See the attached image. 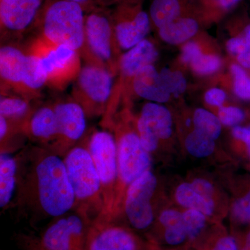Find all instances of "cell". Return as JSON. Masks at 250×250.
I'll return each mask as SVG.
<instances>
[{
    "instance_id": "cell-1",
    "label": "cell",
    "mask_w": 250,
    "mask_h": 250,
    "mask_svg": "<svg viewBox=\"0 0 250 250\" xmlns=\"http://www.w3.org/2000/svg\"><path fill=\"white\" fill-rule=\"evenodd\" d=\"M17 187L11 207L31 225L73 210L75 195L63 159L46 148L31 146L16 155Z\"/></svg>"
},
{
    "instance_id": "cell-2",
    "label": "cell",
    "mask_w": 250,
    "mask_h": 250,
    "mask_svg": "<svg viewBox=\"0 0 250 250\" xmlns=\"http://www.w3.org/2000/svg\"><path fill=\"white\" fill-rule=\"evenodd\" d=\"M113 129L118 154V180L111 215L118 219L128 187L145 172L152 170V157L143 147L137 130L125 124L124 119H111L104 125Z\"/></svg>"
},
{
    "instance_id": "cell-3",
    "label": "cell",
    "mask_w": 250,
    "mask_h": 250,
    "mask_svg": "<svg viewBox=\"0 0 250 250\" xmlns=\"http://www.w3.org/2000/svg\"><path fill=\"white\" fill-rule=\"evenodd\" d=\"M67 177L75 195L73 210L93 223L104 208L101 182L85 142L64 156Z\"/></svg>"
},
{
    "instance_id": "cell-4",
    "label": "cell",
    "mask_w": 250,
    "mask_h": 250,
    "mask_svg": "<svg viewBox=\"0 0 250 250\" xmlns=\"http://www.w3.org/2000/svg\"><path fill=\"white\" fill-rule=\"evenodd\" d=\"M45 40L83 52L85 46V21L82 6L59 0L46 11L42 36Z\"/></svg>"
},
{
    "instance_id": "cell-5",
    "label": "cell",
    "mask_w": 250,
    "mask_h": 250,
    "mask_svg": "<svg viewBox=\"0 0 250 250\" xmlns=\"http://www.w3.org/2000/svg\"><path fill=\"white\" fill-rule=\"evenodd\" d=\"M159 181L152 170L145 172L128 187L119 218L135 231H152L155 225V197Z\"/></svg>"
},
{
    "instance_id": "cell-6",
    "label": "cell",
    "mask_w": 250,
    "mask_h": 250,
    "mask_svg": "<svg viewBox=\"0 0 250 250\" xmlns=\"http://www.w3.org/2000/svg\"><path fill=\"white\" fill-rule=\"evenodd\" d=\"M74 87V100L84 110L87 118L104 116L113 89V73L98 64L81 68Z\"/></svg>"
},
{
    "instance_id": "cell-7",
    "label": "cell",
    "mask_w": 250,
    "mask_h": 250,
    "mask_svg": "<svg viewBox=\"0 0 250 250\" xmlns=\"http://www.w3.org/2000/svg\"><path fill=\"white\" fill-rule=\"evenodd\" d=\"M101 182L104 208L102 215L109 217L113 208L118 180V154L114 135L96 130L84 141Z\"/></svg>"
},
{
    "instance_id": "cell-8",
    "label": "cell",
    "mask_w": 250,
    "mask_h": 250,
    "mask_svg": "<svg viewBox=\"0 0 250 250\" xmlns=\"http://www.w3.org/2000/svg\"><path fill=\"white\" fill-rule=\"evenodd\" d=\"M91 222L75 210L51 220L39 237H31L41 250H85Z\"/></svg>"
},
{
    "instance_id": "cell-9",
    "label": "cell",
    "mask_w": 250,
    "mask_h": 250,
    "mask_svg": "<svg viewBox=\"0 0 250 250\" xmlns=\"http://www.w3.org/2000/svg\"><path fill=\"white\" fill-rule=\"evenodd\" d=\"M85 250H160L127 225L100 215L90 225Z\"/></svg>"
},
{
    "instance_id": "cell-10",
    "label": "cell",
    "mask_w": 250,
    "mask_h": 250,
    "mask_svg": "<svg viewBox=\"0 0 250 250\" xmlns=\"http://www.w3.org/2000/svg\"><path fill=\"white\" fill-rule=\"evenodd\" d=\"M29 52L41 59L47 73V83L62 88L76 79L80 73V52L65 45H57L42 37L34 41Z\"/></svg>"
},
{
    "instance_id": "cell-11",
    "label": "cell",
    "mask_w": 250,
    "mask_h": 250,
    "mask_svg": "<svg viewBox=\"0 0 250 250\" xmlns=\"http://www.w3.org/2000/svg\"><path fill=\"white\" fill-rule=\"evenodd\" d=\"M85 47L92 63L107 67L113 73L118 41L115 29L103 15L91 14L85 21Z\"/></svg>"
},
{
    "instance_id": "cell-12",
    "label": "cell",
    "mask_w": 250,
    "mask_h": 250,
    "mask_svg": "<svg viewBox=\"0 0 250 250\" xmlns=\"http://www.w3.org/2000/svg\"><path fill=\"white\" fill-rule=\"evenodd\" d=\"M53 106L57 116L58 136L50 151L63 158L84 135L87 117L83 108L74 100L58 103Z\"/></svg>"
},
{
    "instance_id": "cell-13",
    "label": "cell",
    "mask_w": 250,
    "mask_h": 250,
    "mask_svg": "<svg viewBox=\"0 0 250 250\" xmlns=\"http://www.w3.org/2000/svg\"><path fill=\"white\" fill-rule=\"evenodd\" d=\"M136 130L143 147L152 157L159 150L161 141L168 139L172 135L170 112L159 103L146 104L136 122Z\"/></svg>"
},
{
    "instance_id": "cell-14",
    "label": "cell",
    "mask_w": 250,
    "mask_h": 250,
    "mask_svg": "<svg viewBox=\"0 0 250 250\" xmlns=\"http://www.w3.org/2000/svg\"><path fill=\"white\" fill-rule=\"evenodd\" d=\"M148 241L159 248L160 243L166 250H175L189 247L182 212L175 208H164L157 213L155 225Z\"/></svg>"
},
{
    "instance_id": "cell-15",
    "label": "cell",
    "mask_w": 250,
    "mask_h": 250,
    "mask_svg": "<svg viewBox=\"0 0 250 250\" xmlns=\"http://www.w3.org/2000/svg\"><path fill=\"white\" fill-rule=\"evenodd\" d=\"M22 132L35 142L36 146L50 150L58 136V125L54 106H42L34 111L23 126Z\"/></svg>"
},
{
    "instance_id": "cell-16",
    "label": "cell",
    "mask_w": 250,
    "mask_h": 250,
    "mask_svg": "<svg viewBox=\"0 0 250 250\" xmlns=\"http://www.w3.org/2000/svg\"><path fill=\"white\" fill-rule=\"evenodd\" d=\"M41 4V0H1V26L13 32L25 30L34 21Z\"/></svg>"
},
{
    "instance_id": "cell-17",
    "label": "cell",
    "mask_w": 250,
    "mask_h": 250,
    "mask_svg": "<svg viewBox=\"0 0 250 250\" xmlns=\"http://www.w3.org/2000/svg\"><path fill=\"white\" fill-rule=\"evenodd\" d=\"M27 52L12 45L2 46L0 49L1 80L9 86L23 93Z\"/></svg>"
},
{
    "instance_id": "cell-18",
    "label": "cell",
    "mask_w": 250,
    "mask_h": 250,
    "mask_svg": "<svg viewBox=\"0 0 250 250\" xmlns=\"http://www.w3.org/2000/svg\"><path fill=\"white\" fill-rule=\"evenodd\" d=\"M133 88L137 95L152 103H164L170 99V94L161 80L160 72L153 64L136 74L133 79Z\"/></svg>"
},
{
    "instance_id": "cell-19",
    "label": "cell",
    "mask_w": 250,
    "mask_h": 250,
    "mask_svg": "<svg viewBox=\"0 0 250 250\" xmlns=\"http://www.w3.org/2000/svg\"><path fill=\"white\" fill-rule=\"evenodd\" d=\"M157 57L155 46L150 41L145 39L121 56L118 67L123 77L134 79L143 67L152 65Z\"/></svg>"
},
{
    "instance_id": "cell-20",
    "label": "cell",
    "mask_w": 250,
    "mask_h": 250,
    "mask_svg": "<svg viewBox=\"0 0 250 250\" xmlns=\"http://www.w3.org/2000/svg\"><path fill=\"white\" fill-rule=\"evenodd\" d=\"M149 16L143 11L131 19L119 21L114 29L120 47L128 50L145 40L149 33Z\"/></svg>"
},
{
    "instance_id": "cell-21",
    "label": "cell",
    "mask_w": 250,
    "mask_h": 250,
    "mask_svg": "<svg viewBox=\"0 0 250 250\" xmlns=\"http://www.w3.org/2000/svg\"><path fill=\"white\" fill-rule=\"evenodd\" d=\"M18 161L11 153L0 154V207L8 209L12 205L17 187Z\"/></svg>"
},
{
    "instance_id": "cell-22",
    "label": "cell",
    "mask_w": 250,
    "mask_h": 250,
    "mask_svg": "<svg viewBox=\"0 0 250 250\" xmlns=\"http://www.w3.org/2000/svg\"><path fill=\"white\" fill-rule=\"evenodd\" d=\"M176 202L186 209L199 210L206 216H213L216 203L214 199L209 198L199 192L191 182L179 184L174 192Z\"/></svg>"
},
{
    "instance_id": "cell-23",
    "label": "cell",
    "mask_w": 250,
    "mask_h": 250,
    "mask_svg": "<svg viewBox=\"0 0 250 250\" xmlns=\"http://www.w3.org/2000/svg\"><path fill=\"white\" fill-rule=\"evenodd\" d=\"M34 112L25 98L17 96L1 97L0 100V116L13 124L22 128Z\"/></svg>"
},
{
    "instance_id": "cell-24",
    "label": "cell",
    "mask_w": 250,
    "mask_h": 250,
    "mask_svg": "<svg viewBox=\"0 0 250 250\" xmlns=\"http://www.w3.org/2000/svg\"><path fill=\"white\" fill-rule=\"evenodd\" d=\"M198 30V24L192 18H181L159 29L161 39L172 45L182 43Z\"/></svg>"
},
{
    "instance_id": "cell-25",
    "label": "cell",
    "mask_w": 250,
    "mask_h": 250,
    "mask_svg": "<svg viewBox=\"0 0 250 250\" xmlns=\"http://www.w3.org/2000/svg\"><path fill=\"white\" fill-rule=\"evenodd\" d=\"M48 82L47 73L41 59L32 52H27L23 93H36Z\"/></svg>"
},
{
    "instance_id": "cell-26",
    "label": "cell",
    "mask_w": 250,
    "mask_h": 250,
    "mask_svg": "<svg viewBox=\"0 0 250 250\" xmlns=\"http://www.w3.org/2000/svg\"><path fill=\"white\" fill-rule=\"evenodd\" d=\"M184 226L188 238L189 247L195 248L205 238L208 218L202 212L194 209H186L182 212Z\"/></svg>"
},
{
    "instance_id": "cell-27",
    "label": "cell",
    "mask_w": 250,
    "mask_h": 250,
    "mask_svg": "<svg viewBox=\"0 0 250 250\" xmlns=\"http://www.w3.org/2000/svg\"><path fill=\"white\" fill-rule=\"evenodd\" d=\"M181 7L178 0H154L150 7V17L160 28L178 19Z\"/></svg>"
},
{
    "instance_id": "cell-28",
    "label": "cell",
    "mask_w": 250,
    "mask_h": 250,
    "mask_svg": "<svg viewBox=\"0 0 250 250\" xmlns=\"http://www.w3.org/2000/svg\"><path fill=\"white\" fill-rule=\"evenodd\" d=\"M189 154L198 159L208 157L215 150V140L200 131L194 129L188 135L184 142Z\"/></svg>"
},
{
    "instance_id": "cell-29",
    "label": "cell",
    "mask_w": 250,
    "mask_h": 250,
    "mask_svg": "<svg viewBox=\"0 0 250 250\" xmlns=\"http://www.w3.org/2000/svg\"><path fill=\"white\" fill-rule=\"evenodd\" d=\"M194 249L196 250H239L234 237L221 229L208 231L201 243Z\"/></svg>"
},
{
    "instance_id": "cell-30",
    "label": "cell",
    "mask_w": 250,
    "mask_h": 250,
    "mask_svg": "<svg viewBox=\"0 0 250 250\" xmlns=\"http://www.w3.org/2000/svg\"><path fill=\"white\" fill-rule=\"evenodd\" d=\"M193 124L195 129L210 136L215 141L221 134V123L218 117L204 108H198L195 111Z\"/></svg>"
},
{
    "instance_id": "cell-31",
    "label": "cell",
    "mask_w": 250,
    "mask_h": 250,
    "mask_svg": "<svg viewBox=\"0 0 250 250\" xmlns=\"http://www.w3.org/2000/svg\"><path fill=\"white\" fill-rule=\"evenodd\" d=\"M160 76L170 94L179 95L185 91L187 81L180 72L171 71L168 69L164 68L160 72Z\"/></svg>"
},
{
    "instance_id": "cell-32",
    "label": "cell",
    "mask_w": 250,
    "mask_h": 250,
    "mask_svg": "<svg viewBox=\"0 0 250 250\" xmlns=\"http://www.w3.org/2000/svg\"><path fill=\"white\" fill-rule=\"evenodd\" d=\"M234 80V91L238 98L250 100V77L239 65L233 64L231 67Z\"/></svg>"
},
{
    "instance_id": "cell-33",
    "label": "cell",
    "mask_w": 250,
    "mask_h": 250,
    "mask_svg": "<svg viewBox=\"0 0 250 250\" xmlns=\"http://www.w3.org/2000/svg\"><path fill=\"white\" fill-rule=\"evenodd\" d=\"M231 217L237 223L250 225V190L233 203Z\"/></svg>"
},
{
    "instance_id": "cell-34",
    "label": "cell",
    "mask_w": 250,
    "mask_h": 250,
    "mask_svg": "<svg viewBox=\"0 0 250 250\" xmlns=\"http://www.w3.org/2000/svg\"><path fill=\"white\" fill-rule=\"evenodd\" d=\"M192 70L201 75L213 73L221 66V61L215 55L199 56L190 62Z\"/></svg>"
},
{
    "instance_id": "cell-35",
    "label": "cell",
    "mask_w": 250,
    "mask_h": 250,
    "mask_svg": "<svg viewBox=\"0 0 250 250\" xmlns=\"http://www.w3.org/2000/svg\"><path fill=\"white\" fill-rule=\"evenodd\" d=\"M227 48L230 53L235 55L250 54V24L239 36L228 41Z\"/></svg>"
},
{
    "instance_id": "cell-36",
    "label": "cell",
    "mask_w": 250,
    "mask_h": 250,
    "mask_svg": "<svg viewBox=\"0 0 250 250\" xmlns=\"http://www.w3.org/2000/svg\"><path fill=\"white\" fill-rule=\"evenodd\" d=\"M218 118L224 125L234 126L245 119V113L241 108L234 106L221 107L219 109Z\"/></svg>"
},
{
    "instance_id": "cell-37",
    "label": "cell",
    "mask_w": 250,
    "mask_h": 250,
    "mask_svg": "<svg viewBox=\"0 0 250 250\" xmlns=\"http://www.w3.org/2000/svg\"><path fill=\"white\" fill-rule=\"evenodd\" d=\"M201 54V50L197 44L195 42H190L184 47L182 54V61L190 64V62H193Z\"/></svg>"
},
{
    "instance_id": "cell-38",
    "label": "cell",
    "mask_w": 250,
    "mask_h": 250,
    "mask_svg": "<svg viewBox=\"0 0 250 250\" xmlns=\"http://www.w3.org/2000/svg\"><path fill=\"white\" fill-rule=\"evenodd\" d=\"M226 99V94L223 90L212 88L205 95V100L211 106H221Z\"/></svg>"
},
{
    "instance_id": "cell-39",
    "label": "cell",
    "mask_w": 250,
    "mask_h": 250,
    "mask_svg": "<svg viewBox=\"0 0 250 250\" xmlns=\"http://www.w3.org/2000/svg\"><path fill=\"white\" fill-rule=\"evenodd\" d=\"M233 137L246 144L248 156L250 158V126H235L232 130Z\"/></svg>"
},
{
    "instance_id": "cell-40",
    "label": "cell",
    "mask_w": 250,
    "mask_h": 250,
    "mask_svg": "<svg viewBox=\"0 0 250 250\" xmlns=\"http://www.w3.org/2000/svg\"><path fill=\"white\" fill-rule=\"evenodd\" d=\"M18 244L23 250H41L34 244L30 236L21 235L18 238Z\"/></svg>"
},
{
    "instance_id": "cell-41",
    "label": "cell",
    "mask_w": 250,
    "mask_h": 250,
    "mask_svg": "<svg viewBox=\"0 0 250 250\" xmlns=\"http://www.w3.org/2000/svg\"><path fill=\"white\" fill-rule=\"evenodd\" d=\"M220 9L229 10L238 4L241 0H213Z\"/></svg>"
},
{
    "instance_id": "cell-42",
    "label": "cell",
    "mask_w": 250,
    "mask_h": 250,
    "mask_svg": "<svg viewBox=\"0 0 250 250\" xmlns=\"http://www.w3.org/2000/svg\"><path fill=\"white\" fill-rule=\"evenodd\" d=\"M238 61L242 66L250 69V54L238 56Z\"/></svg>"
},
{
    "instance_id": "cell-43",
    "label": "cell",
    "mask_w": 250,
    "mask_h": 250,
    "mask_svg": "<svg viewBox=\"0 0 250 250\" xmlns=\"http://www.w3.org/2000/svg\"><path fill=\"white\" fill-rule=\"evenodd\" d=\"M243 246L246 247V248L250 250V231L248 233V234L247 235L244 244H243Z\"/></svg>"
},
{
    "instance_id": "cell-44",
    "label": "cell",
    "mask_w": 250,
    "mask_h": 250,
    "mask_svg": "<svg viewBox=\"0 0 250 250\" xmlns=\"http://www.w3.org/2000/svg\"><path fill=\"white\" fill-rule=\"evenodd\" d=\"M65 1H73V2L78 3V4H81L86 2L88 0H65Z\"/></svg>"
},
{
    "instance_id": "cell-45",
    "label": "cell",
    "mask_w": 250,
    "mask_h": 250,
    "mask_svg": "<svg viewBox=\"0 0 250 250\" xmlns=\"http://www.w3.org/2000/svg\"><path fill=\"white\" fill-rule=\"evenodd\" d=\"M175 250H196L194 248H190V247H187V248H182V249Z\"/></svg>"
},
{
    "instance_id": "cell-46",
    "label": "cell",
    "mask_w": 250,
    "mask_h": 250,
    "mask_svg": "<svg viewBox=\"0 0 250 250\" xmlns=\"http://www.w3.org/2000/svg\"><path fill=\"white\" fill-rule=\"evenodd\" d=\"M239 250H248V248H246V247L243 246V247H242L241 249H240Z\"/></svg>"
}]
</instances>
